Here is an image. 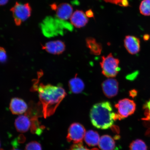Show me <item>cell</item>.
Masks as SVG:
<instances>
[{"mask_svg":"<svg viewBox=\"0 0 150 150\" xmlns=\"http://www.w3.org/2000/svg\"><path fill=\"white\" fill-rule=\"evenodd\" d=\"M33 87L39 93V100L42 105L44 118L50 117L55 113L56 110L67 94L61 86L46 85L41 83Z\"/></svg>","mask_w":150,"mask_h":150,"instance_id":"6da1fadb","label":"cell"},{"mask_svg":"<svg viewBox=\"0 0 150 150\" xmlns=\"http://www.w3.org/2000/svg\"><path fill=\"white\" fill-rule=\"evenodd\" d=\"M116 113L111 104L105 101L95 104L91 108L90 117L92 124L96 128L103 129L111 127L116 120Z\"/></svg>","mask_w":150,"mask_h":150,"instance_id":"7a4b0ae2","label":"cell"},{"mask_svg":"<svg viewBox=\"0 0 150 150\" xmlns=\"http://www.w3.org/2000/svg\"><path fill=\"white\" fill-rule=\"evenodd\" d=\"M101 59L100 65L103 74L108 78H113L117 76L121 70L119 67V60L114 57L112 53L106 56H102Z\"/></svg>","mask_w":150,"mask_h":150,"instance_id":"3957f363","label":"cell"},{"mask_svg":"<svg viewBox=\"0 0 150 150\" xmlns=\"http://www.w3.org/2000/svg\"><path fill=\"white\" fill-rule=\"evenodd\" d=\"M10 11L12 13L15 24L17 26H20L22 22L26 21L30 17L32 10L29 3L22 4L16 2Z\"/></svg>","mask_w":150,"mask_h":150,"instance_id":"277c9868","label":"cell"},{"mask_svg":"<svg viewBox=\"0 0 150 150\" xmlns=\"http://www.w3.org/2000/svg\"><path fill=\"white\" fill-rule=\"evenodd\" d=\"M115 107L117 110V119L121 120L134 114L136 110V105L134 101L125 98L120 100Z\"/></svg>","mask_w":150,"mask_h":150,"instance_id":"5b68a950","label":"cell"},{"mask_svg":"<svg viewBox=\"0 0 150 150\" xmlns=\"http://www.w3.org/2000/svg\"><path fill=\"white\" fill-rule=\"evenodd\" d=\"M86 134V130L81 124L74 123L69 127L67 137V142L74 144L82 142Z\"/></svg>","mask_w":150,"mask_h":150,"instance_id":"8992f818","label":"cell"},{"mask_svg":"<svg viewBox=\"0 0 150 150\" xmlns=\"http://www.w3.org/2000/svg\"><path fill=\"white\" fill-rule=\"evenodd\" d=\"M103 92L108 98H112L117 96L119 92V83L117 80L110 78L103 82Z\"/></svg>","mask_w":150,"mask_h":150,"instance_id":"52a82bcc","label":"cell"},{"mask_svg":"<svg viewBox=\"0 0 150 150\" xmlns=\"http://www.w3.org/2000/svg\"><path fill=\"white\" fill-rule=\"evenodd\" d=\"M42 46L43 50L54 55H59L63 53L66 48L64 42L60 40L50 41Z\"/></svg>","mask_w":150,"mask_h":150,"instance_id":"ba28073f","label":"cell"},{"mask_svg":"<svg viewBox=\"0 0 150 150\" xmlns=\"http://www.w3.org/2000/svg\"><path fill=\"white\" fill-rule=\"evenodd\" d=\"M140 39L132 35H127L124 40L125 47L129 53L135 55L139 52L140 49Z\"/></svg>","mask_w":150,"mask_h":150,"instance_id":"9c48e42d","label":"cell"},{"mask_svg":"<svg viewBox=\"0 0 150 150\" xmlns=\"http://www.w3.org/2000/svg\"><path fill=\"white\" fill-rule=\"evenodd\" d=\"M28 108V105L22 99L13 98L9 104V109L12 113L15 115H19L25 112Z\"/></svg>","mask_w":150,"mask_h":150,"instance_id":"30bf717a","label":"cell"},{"mask_svg":"<svg viewBox=\"0 0 150 150\" xmlns=\"http://www.w3.org/2000/svg\"><path fill=\"white\" fill-rule=\"evenodd\" d=\"M55 10L56 15L59 20H66L69 19L72 16V7L68 3H62L56 6Z\"/></svg>","mask_w":150,"mask_h":150,"instance_id":"8fae6325","label":"cell"},{"mask_svg":"<svg viewBox=\"0 0 150 150\" xmlns=\"http://www.w3.org/2000/svg\"><path fill=\"white\" fill-rule=\"evenodd\" d=\"M30 119L25 114L19 116L15 122V126L18 132L24 133L27 132L31 127Z\"/></svg>","mask_w":150,"mask_h":150,"instance_id":"7c38bea8","label":"cell"},{"mask_svg":"<svg viewBox=\"0 0 150 150\" xmlns=\"http://www.w3.org/2000/svg\"><path fill=\"white\" fill-rule=\"evenodd\" d=\"M70 21L72 25L77 28H81L84 27L87 23L88 19L82 11L78 10L71 16Z\"/></svg>","mask_w":150,"mask_h":150,"instance_id":"4fadbf2b","label":"cell"},{"mask_svg":"<svg viewBox=\"0 0 150 150\" xmlns=\"http://www.w3.org/2000/svg\"><path fill=\"white\" fill-rule=\"evenodd\" d=\"M69 90L74 94H79L83 91L85 87L84 82L80 78L77 77L71 79L69 82Z\"/></svg>","mask_w":150,"mask_h":150,"instance_id":"5bb4252c","label":"cell"},{"mask_svg":"<svg viewBox=\"0 0 150 150\" xmlns=\"http://www.w3.org/2000/svg\"><path fill=\"white\" fill-rule=\"evenodd\" d=\"M98 145L102 150H114L115 148V142L113 139L108 135L101 137Z\"/></svg>","mask_w":150,"mask_h":150,"instance_id":"9a60e30c","label":"cell"},{"mask_svg":"<svg viewBox=\"0 0 150 150\" xmlns=\"http://www.w3.org/2000/svg\"><path fill=\"white\" fill-rule=\"evenodd\" d=\"M86 40V45L89 49L91 53L93 55H100L102 50V45L93 38H88Z\"/></svg>","mask_w":150,"mask_h":150,"instance_id":"2e32d148","label":"cell"},{"mask_svg":"<svg viewBox=\"0 0 150 150\" xmlns=\"http://www.w3.org/2000/svg\"><path fill=\"white\" fill-rule=\"evenodd\" d=\"M84 138L86 143L89 146H95L98 145L100 140L98 133L92 130L87 131Z\"/></svg>","mask_w":150,"mask_h":150,"instance_id":"e0dca14e","label":"cell"},{"mask_svg":"<svg viewBox=\"0 0 150 150\" xmlns=\"http://www.w3.org/2000/svg\"><path fill=\"white\" fill-rule=\"evenodd\" d=\"M130 150H147V146L143 140L136 139L133 141L129 146Z\"/></svg>","mask_w":150,"mask_h":150,"instance_id":"ac0fdd59","label":"cell"},{"mask_svg":"<svg viewBox=\"0 0 150 150\" xmlns=\"http://www.w3.org/2000/svg\"><path fill=\"white\" fill-rule=\"evenodd\" d=\"M139 10L144 16H150V0H143L140 3Z\"/></svg>","mask_w":150,"mask_h":150,"instance_id":"d6986e66","label":"cell"},{"mask_svg":"<svg viewBox=\"0 0 150 150\" xmlns=\"http://www.w3.org/2000/svg\"><path fill=\"white\" fill-rule=\"evenodd\" d=\"M145 117L142 118V120L150 121V99L144 105L143 107Z\"/></svg>","mask_w":150,"mask_h":150,"instance_id":"ffe728a7","label":"cell"},{"mask_svg":"<svg viewBox=\"0 0 150 150\" xmlns=\"http://www.w3.org/2000/svg\"><path fill=\"white\" fill-rule=\"evenodd\" d=\"M25 150H42V146L39 142L33 141L26 145Z\"/></svg>","mask_w":150,"mask_h":150,"instance_id":"44dd1931","label":"cell"},{"mask_svg":"<svg viewBox=\"0 0 150 150\" xmlns=\"http://www.w3.org/2000/svg\"><path fill=\"white\" fill-rule=\"evenodd\" d=\"M99 150L96 148H94L91 149H89L86 147L84 146L82 142H80V143L76 144H74L71 146L68 150Z\"/></svg>","mask_w":150,"mask_h":150,"instance_id":"7402d4cb","label":"cell"},{"mask_svg":"<svg viewBox=\"0 0 150 150\" xmlns=\"http://www.w3.org/2000/svg\"><path fill=\"white\" fill-rule=\"evenodd\" d=\"M7 56L5 49L0 47V63H4L6 62Z\"/></svg>","mask_w":150,"mask_h":150,"instance_id":"603a6c76","label":"cell"},{"mask_svg":"<svg viewBox=\"0 0 150 150\" xmlns=\"http://www.w3.org/2000/svg\"><path fill=\"white\" fill-rule=\"evenodd\" d=\"M130 96L132 97H134L136 96L137 92L136 90H132V91H130Z\"/></svg>","mask_w":150,"mask_h":150,"instance_id":"cb8c5ba5","label":"cell"},{"mask_svg":"<svg viewBox=\"0 0 150 150\" xmlns=\"http://www.w3.org/2000/svg\"><path fill=\"white\" fill-rule=\"evenodd\" d=\"M86 16L89 17H92L93 16V14L92 11L91 10H89L86 12Z\"/></svg>","mask_w":150,"mask_h":150,"instance_id":"d4e9b609","label":"cell"},{"mask_svg":"<svg viewBox=\"0 0 150 150\" xmlns=\"http://www.w3.org/2000/svg\"><path fill=\"white\" fill-rule=\"evenodd\" d=\"M8 1L9 0H0V6L6 4Z\"/></svg>","mask_w":150,"mask_h":150,"instance_id":"484cf974","label":"cell"},{"mask_svg":"<svg viewBox=\"0 0 150 150\" xmlns=\"http://www.w3.org/2000/svg\"><path fill=\"white\" fill-rule=\"evenodd\" d=\"M113 127H112V131H113L114 132H119V128L118 127H117V126H112Z\"/></svg>","mask_w":150,"mask_h":150,"instance_id":"4316f807","label":"cell"},{"mask_svg":"<svg viewBox=\"0 0 150 150\" xmlns=\"http://www.w3.org/2000/svg\"><path fill=\"white\" fill-rule=\"evenodd\" d=\"M106 2L116 4V2L115 0H104Z\"/></svg>","mask_w":150,"mask_h":150,"instance_id":"83f0119b","label":"cell"},{"mask_svg":"<svg viewBox=\"0 0 150 150\" xmlns=\"http://www.w3.org/2000/svg\"><path fill=\"white\" fill-rule=\"evenodd\" d=\"M12 150H18V149H13Z\"/></svg>","mask_w":150,"mask_h":150,"instance_id":"f1b7e54d","label":"cell"},{"mask_svg":"<svg viewBox=\"0 0 150 150\" xmlns=\"http://www.w3.org/2000/svg\"><path fill=\"white\" fill-rule=\"evenodd\" d=\"M1 142H0V147H1Z\"/></svg>","mask_w":150,"mask_h":150,"instance_id":"f546056e","label":"cell"},{"mask_svg":"<svg viewBox=\"0 0 150 150\" xmlns=\"http://www.w3.org/2000/svg\"><path fill=\"white\" fill-rule=\"evenodd\" d=\"M0 150H3V149H0Z\"/></svg>","mask_w":150,"mask_h":150,"instance_id":"4dcf8cb0","label":"cell"}]
</instances>
